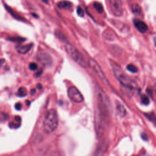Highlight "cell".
Returning a JSON list of instances; mask_svg holds the SVG:
<instances>
[{
	"instance_id": "cell-1",
	"label": "cell",
	"mask_w": 156,
	"mask_h": 156,
	"mask_svg": "<svg viewBox=\"0 0 156 156\" xmlns=\"http://www.w3.org/2000/svg\"><path fill=\"white\" fill-rule=\"evenodd\" d=\"M95 92L97 98V110L107 120H109L111 109L109 99L104 91L98 85L95 86Z\"/></svg>"
},
{
	"instance_id": "cell-2",
	"label": "cell",
	"mask_w": 156,
	"mask_h": 156,
	"mask_svg": "<svg viewBox=\"0 0 156 156\" xmlns=\"http://www.w3.org/2000/svg\"><path fill=\"white\" fill-rule=\"evenodd\" d=\"M58 116L54 109H50L47 112L44 122V129L46 134H52L58 126Z\"/></svg>"
},
{
	"instance_id": "cell-3",
	"label": "cell",
	"mask_w": 156,
	"mask_h": 156,
	"mask_svg": "<svg viewBox=\"0 0 156 156\" xmlns=\"http://www.w3.org/2000/svg\"><path fill=\"white\" fill-rule=\"evenodd\" d=\"M112 68L115 77L123 86L136 88V85L132 80L125 73L121 68L116 63H112Z\"/></svg>"
},
{
	"instance_id": "cell-4",
	"label": "cell",
	"mask_w": 156,
	"mask_h": 156,
	"mask_svg": "<svg viewBox=\"0 0 156 156\" xmlns=\"http://www.w3.org/2000/svg\"><path fill=\"white\" fill-rule=\"evenodd\" d=\"M65 48L68 54L79 66L82 68H87L89 63L85 60L84 56L80 53L76 48L69 44H66Z\"/></svg>"
},
{
	"instance_id": "cell-5",
	"label": "cell",
	"mask_w": 156,
	"mask_h": 156,
	"mask_svg": "<svg viewBox=\"0 0 156 156\" xmlns=\"http://www.w3.org/2000/svg\"><path fill=\"white\" fill-rule=\"evenodd\" d=\"M108 121L109 120L106 119L97 110H96L95 115V127L96 136L98 138H101L103 136L107 125L108 124Z\"/></svg>"
},
{
	"instance_id": "cell-6",
	"label": "cell",
	"mask_w": 156,
	"mask_h": 156,
	"mask_svg": "<svg viewBox=\"0 0 156 156\" xmlns=\"http://www.w3.org/2000/svg\"><path fill=\"white\" fill-rule=\"evenodd\" d=\"M88 63L89 65L93 69V72L96 73V74L101 79L102 81H103L106 85H109V83L108 82V80L107 79L106 77L105 76V74H104L100 66L98 65V63L95 60H93V59H90Z\"/></svg>"
},
{
	"instance_id": "cell-7",
	"label": "cell",
	"mask_w": 156,
	"mask_h": 156,
	"mask_svg": "<svg viewBox=\"0 0 156 156\" xmlns=\"http://www.w3.org/2000/svg\"><path fill=\"white\" fill-rule=\"evenodd\" d=\"M69 98L75 103H80L84 101V97L81 93L75 87H70L68 90Z\"/></svg>"
},
{
	"instance_id": "cell-8",
	"label": "cell",
	"mask_w": 156,
	"mask_h": 156,
	"mask_svg": "<svg viewBox=\"0 0 156 156\" xmlns=\"http://www.w3.org/2000/svg\"><path fill=\"white\" fill-rule=\"evenodd\" d=\"M111 10L116 17H121L123 14L122 0H109Z\"/></svg>"
},
{
	"instance_id": "cell-9",
	"label": "cell",
	"mask_w": 156,
	"mask_h": 156,
	"mask_svg": "<svg viewBox=\"0 0 156 156\" xmlns=\"http://www.w3.org/2000/svg\"><path fill=\"white\" fill-rule=\"evenodd\" d=\"M37 59L40 63L45 66H50L52 64V58L45 52H40L37 56Z\"/></svg>"
},
{
	"instance_id": "cell-10",
	"label": "cell",
	"mask_w": 156,
	"mask_h": 156,
	"mask_svg": "<svg viewBox=\"0 0 156 156\" xmlns=\"http://www.w3.org/2000/svg\"><path fill=\"white\" fill-rule=\"evenodd\" d=\"M134 24L137 30L142 33H146L148 30V27L147 25L142 20H140L138 19H134Z\"/></svg>"
},
{
	"instance_id": "cell-11",
	"label": "cell",
	"mask_w": 156,
	"mask_h": 156,
	"mask_svg": "<svg viewBox=\"0 0 156 156\" xmlns=\"http://www.w3.org/2000/svg\"><path fill=\"white\" fill-rule=\"evenodd\" d=\"M33 46V44H29L25 45L20 46L17 48V50L18 53L21 54H26L31 50Z\"/></svg>"
},
{
	"instance_id": "cell-12",
	"label": "cell",
	"mask_w": 156,
	"mask_h": 156,
	"mask_svg": "<svg viewBox=\"0 0 156 156\" xmlns=\"http://www.w3.org/2000/svg\"><path fill=\"white\" fill-rule=\"evenodd\" d=\"M116 108L118 115H120L121 117L125 116V115H126V110L125 107H124V106L121 104L120 102H116Z\"/></svg>"
},
{
	"instance_id": "cell-13",
	"label": "cell",
	"mask_w": 156,
	"mask_h": 156,
	"mask_svg": "<svg viewBox=\"0 0 156 156\" xmlns=\"http://www.w3.org/2000/svg\"><path fill=\"white\" fill-rule=\"evenodd\" d=\"M4 6H5V8L6 9L7 11L10 15H11L14 18L17 19V20H18L25 21V18H23V17H21L20 15H19L17 12H15L12 8H10L9 6H8L7 4H4Z\"/></svg>"
},
{
	"instance_id": "cell-14",
	"label": "cell",
	"mask_w": 156,
	"mask_h": 156,
	"mask_svg": "<svg viewBox=\"0 0 156 156\" xmlns=\"http://www.w3.org/2000/svg\"><path fill=\"white\" fill-rule=\"evenodd\" d=\"M57 5L58 7L62 9H69L73 7V4L68 1H60L57 3Z\"/></svg>"
},
{
	"instance_id": "cell-15",
	"label": "cell",
	"mask_w": 156,
	"mask_h": 156,
	"mask_svg": "<svg viewBox=\"0 0 156 156\" xmlns=\"http://www.w3.org/2000/svg\"><path fill=\"white\" fill-rule=\"evenodd\" d=\"M134 89H135V88L122 85L121 91L126 96H132L133 95V93H134Z\"/></svg>"
},
{
	"instance_id": "cell-16",
	"label": "cell",
	"mask_w": 156,
	"mask_h": 156,
	"mask_svg": "<svg viewBox=\"0 0 156 156\" xmlns=\"http://www.w3.org/2000/svg\"><path fill=\"white\" fill-rule=\"evenodd\" d=\"M93 7L95 9V10L97 11L98 13L101 14L104 11V8L103 6H102V4L98 2H94L93 3Z\"/></svg>"
},
{
	"instance_id": "cell-17",
	"label": "cell",
	"mask_w": 156,
	"mask_h": 156,
	"mask_svg": "<svg viewBox=\"0 0 156 156\" xmlns=\"http://www.w3.org/2000/svg\"><path fill=\"white\" fill-rule=\"evenodd\" d=\"M131 9H132V12L134 14H139L141 12V10H142L141 7L138 4H132V7H131Z\"/></svg>"
},
{
	"instance_id": "cell-18",
	"label": "cell",
	"mask_w": 156,
	"mask_h": 156,
	"mask_svg": "<svg viewBox=\"0 0 156 156\" xmlns=\"http://www.w3.org/2000/svg\"><path fill=\"white\" fill-rule=\"evenodd\" d=\"M106 146L104 144H102L99 148H98V149L96 150V152L95 153V156H101L102 154H103L104 150L106 149Z\"/></svg>"
},
{
	"instance_id": "cell-19",
	"label": "cell",
	"mask_w": 156,
	"mask_h": 156,
	"mask_svg": "<svg viewBox=\"0 0 156 156\" xmlns=\"http://www.w3.org/2000/svg\"><path fill=\"white\" fill-rule=\"evenodd\" d=\"M54 34L57 38L59 39H60L61 40H62L63 42H65L67 40V38L65 37V36L64 35V34L62 33L61 31H59V30H56Z\"/></svg>"
},
{
	"instance_id": "cell-20",
	"label": "cell",
	"mask_w": 156,
	"mask_h": 156,
	"mask_svg": "<svg viewBox=\"0 0 156 156\" xmlns=\"http://www.w3.org/2000/svg\"><path fill=\"white\" fill-rule=\"evenodd\" d=\"M7 39L9 40L12 41V42H17V43H21V42H25L26 40V39L21 38V37H8Z\"/></svg>"
},
{
	"instance_id": "cell-21",
	"label": "cell",
	"mask_w": 156,
	"mask_h": 156,
	"mask_svg": "<svg viewBox=\"0 0 156 156\" xmlns=\"http://www.w3.org/2000/svg\"><path fill=\"white\" fill-rule=\"evenodd\" d=\"M17 95L20 97H25L27 95V90L25 87H20L18 90Z\"/></svg>"
},
{
	"instance_id": "cell-22",
	"label": "cell",
	"mask_w": 156,
	"mask_h": 156,
	"mask_svg": "<svg viewBox=\"0 0 156 156\" xmlns=\"http://www.w3.org/2000/svg\"><path fill=\"white\" fill-rule=\"evenodd\" d=\"M127 69L132 73H136L138 72V68L135 66L132 65V64H129V65L126 67Z\"/></svg>"
},
{
	"instance_id": "cell-23",
	"label": "cell",
	"mask_w": 156,
	"mask_h": 156,
	"mask_svg": "<svg viewBox=\"0 0 156 156\" xmlns=\"http://www.w3.org/2000/svg\"><path fill=\"white\" fill-rule=\"evenodd\" d=\"M141 102L144 105H148L149 104V99L148 98V96L146 95L143 94L141 96Z\"/></svg>"
},
{
	"instance_id": "cell-24",
	"label": "cell",
	"mask_w": 156,
	"mask_h": 156,
	"mask_svg": "<svg viewBox=\"0 0 156 156\" xmlns=\"http://www.w3.org/2000/svg\"><path fill=\"white\" fill-rule=\"evenodd\" d=\"M145 116L148 117L150 121H152L153 123L156 124V116L154 115V114H145Z\"/></svg>"
},
{
	"instance_id": "cell-25",
	"label": "cell",
	"mask_w": 156,
	"mask_h": 156,
	"mask_svg": "<svg viewBox=\"0 0 156 156\" xmlns=\"http://www.w3.org/2000/svg\"><path fill=\"white\" fill-rule=\"evenodd\" d=\"M77 14H78L79 16H80V17H84V10L82 9L81 7H80V6L78 7V8H77Z\"/></svg>"
},
{
	"instance_id": "cell-26",
	"label": "cell",
	"mask_w": 156,
	"mask_h": 156,
	"mask_svg": "<svg viewBox=\"0 0 156 156\" xmlns=\"http://www.w3.org/2000/svg\"><path fill=\"white\" fill-rule=\"evenodd\" d=\"M29 67V69L32 71H35L37 69V68H38V67H37V65L35 63H30Z\"/></svg>"
},
{
	"instance_id": "cell-27",
	"label": "cell",
	"mask_w": 156,
	"mask_h": 156,
	"mask_svg": "<svg viewBox=\"0 0 156 156\" xmlns=\"http://www.w3.org/2000/svg\"><path fill=\"white\" fill-rule=\"evenodd\" d=\"M141 137L143 140H144V141H146V140H148V135H147V134L146 133H144V132L142 133V134H141Z\"/></svg>"
},
{
	"instance_id": "cell-28",
	"label": "cell",
	"mask_w": 156,
	"mask_h": 156,
	"mask_svg": "<svg viewBox=\"0 0 156 156\" xmlns=\"http://www.w3.org/2000/svg\"><path fill=\"white\" fill-rule=\"evenodd\" d=\"M15 109L18 110H21V105L20 103H17L15 104Z\"/></svg>"
},
{
	"instance_id": "cell-29",
	"label": "cell",
	"mask_w": 156,
	"mask_h": 156,
	"mask_svg": "<svg viewBox=\"0 0 156 156\" xmlns=\"http://www.w3.org/2000/svg\"><path fill=\"white\" fill-rule=\"evenodd\" d=\"M42 74V69H40L39 72H37V73L35 74V77H39L40 76H41V74Z\"/></svg>"
},
{
	"instance_id": "cell-30",
	"label": "cell",
	"mask_w": 156,
	"mask_h": 156,
	"mask_svg": "<svg viewBox=\"0 0 156 156\" xmlns=\"http://www.w3.org/2000/svg\"><path fill=\"white\" fill-rule=\"evenodd\" d=\"M4 62H5L4 59H1V60H0V67H1V66H3V65L4 63Z\"/></svg>"
},
{
	"instance_id": "cell-31",
	"label": "cell",
	"mask_w": 156,
	"mask_h": 156,
	"mask_svg": "<svg viewBox=\"0 0 156 156\" xmlns=\"http://www.w3.org/2000/svg\"><path fill=\"white\" fill-rule=\"evenodd\" d=\"M35 93V89H33V90H32L31 91V95H34Z\"/></svg>"
},
{
	"instance_id": "cell-32",
	"label": "cell",
	"mask_w": 156,
	"mask_h": 156,
	"mask_svg": "<svg viewBox=\"0 0 156 156\" xmlns=\"http://www.w3.org/2000/svg\"><path fill=\"white\" fill-rule=\"evenodd\" d=\"M37 88H38L39 89H42V85L41 84H37Z\"/></svg>"
},
{
	"instance_id": "cell-33",
	"label": "cell",
	"mask_w": 156,
	"mask_h": 156,
	"mask_svg": "<svg viewBox=\"0 0 156 156\" xmlns=\"http://www.w3.org/2000/svg\"><path fill=\"white\" fill-rule=\"evenodd\" d=\"M41 1L45 3H48V0H41Z\"/></svg>"
},
{
	"instance_id": "cell-34",
	"label": "cell",
	"mask_w": 156,
	"mask_h": 156,
	"mask_svg": "<svg viewBox=\"0 0 156 156\" xmlns=\"http://www.w3.org/2000/svg\"><path fill=\"white\" fill-rule=\"evenodd\" d=\"M154 44H155V46H156V38H154Z\"/></svg>"
}]
</instances>
